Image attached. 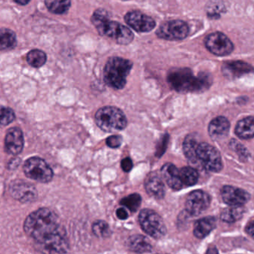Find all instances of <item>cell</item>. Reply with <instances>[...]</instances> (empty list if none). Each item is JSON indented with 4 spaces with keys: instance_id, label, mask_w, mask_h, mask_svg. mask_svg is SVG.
Returning <instances> with one entry per match:
<instances>
[{
    "instance_id": "obj_1",
    "label": "cell",
    "mask_w": 254,
    "mask_h": 254,
    "mask_svg": "<svg viewBox=\"0 0 254 254\" xmlns=\"http://www.w3.org/2000/svg\"><path fill=\"white\" fill-rule=\"evenodd\" d=\"M24 231L35 243L53 235L62 228L59 218L49 208H40L25 219Z\"/></svg>"
},
{
    "instance_id": "obj_2",
    "label": "cell",
    "mask_w": 254,
    "mask_h": 254,
    "mask_svg": "<svg viewBox=\"0 0 254 254\" xmlns=\"http://www.w3.org/2000/svg\"><path fill=\"white\" fill-rule=\"evenodd\" d=\"M91 20L101 35L107 36L119 44H129L134 39V34L129 28L119 22L110 20L108 11L105 9L95 10Z\"/></svg>"
},
{
    "instance_id": "obj_3",
    "label": "cell",
    "mask_w": 254,
    "mask_h": 254,
    "mask_svg": "<svg viewBox=\"0 0 254 254\" xmlns=\"http://www.w3.org/2000/svg\"><path fill=\"white\" fill-rule=\"evenodd\" d=\"M167 82L173 89L179 92H200L207 89L211 83L208 75L201 73L198 77H195L188 68L170 70Z\"/></svg>"
},
{
    "instance_id": "obj_4",
    "label": "cell",
    "mask_w": 254,
    "mask_h": 254,
    "mask_svg": "<svg viewBox=\"0 0 254 254\" xmlns=\"http://www.w3.org/2000/svg\"><path fill=\"white\" fill-rule=\"evenodd\" d=\"M132 66L129 60L121 57L110 58L104 70V80L107 86L113 89H123Z\"/></svg>"
},
{
    "instance_id": "obj_5",
    "label": "cell",
    "mask_w": 254,
    "mask_h": 254,
    "mask_svg": "<svg viewBox=\"0 0 254 254\" xmlns=\"http://www.w3.org/2000/svg\"><path fill=\"white\" fill-rule=\"evenodd\" d=\"M95 122L102 131L113 133L125 129L127 125V119L120 109L107 106L96 112Z\"/></svg>"
},
{
    "instance_id": "obj_6",
    "label": "cell",
    "mask_w": 254,
    "mask_h": 254,
    "mask_svg": "<svg viewBox=\"0 0 254 254\" xmlns=\"http://www.w3.org/2000/svg\"><path fill=\"white\" fill-rule=\"evenodd\" d=\"M140 228L152 238L161 239L167 234V228L161 216L153 210L145 209L138 216Z\"/></svg>"
},
{
    "instance_id": "obj_7",
    "label": "cell",
    "mask_w": 254,
    "mask_h": 254,
    "mask_svg": "<svg viewBox=\"0 0 254 254\" xmlns=\"http://www.w3.org/2000/svg\"><path fill=\"white\" fill-rule=\"evenodd\" d=\"M23 171L28 178L40 183H49L53 178L54 173L51 167L44 160L37 157L25 161Z\"/></svg>"
},
{
    "instance_id": "obj_8",
    "label": "cell",
    "mask_w": 254,
    "mask_h": 254,
    "mask_svg": "<svg viewBox=\"0 0 254 254\" xmlns=\"http://www.w3.org/2000/svg\"><path fill=\"white\" fill-rule=\"evenodd\" d=\"M68 247V239L63 228L45 240L35 243L36 249L43 254H65Z\"/></svg>"
},
{
    "instance_id": "obj_9",
    "label": "cell",
    "mask_w": 254,
    "mask_h": 254,
    "mask_svg": "<svg viewBox=\"0 0 254 254\" xmlns=\"http://www.w3.org/2000/svg\"><path fill=\"white\" fill-rule=\"evenodd\" d=\"M196 155L198 163L206 169L213 172H219L222 170L223 166L220 154L211 145L199 143L197 147Z\"/></svg>"
},
{
    "instance_id": "obj_10",
    "label": "cell",
    "mask_w": 254,
    "mask_h": 254,
    "mask_svg": "<svg viewBox=\"0 0 254 254\" xmlns=\"http://www.w3.org/2000/svg\"><path fill=\"white\" fill-rule=\"evenodd\" d=\"M189 31V26L186 22L180 19H173L161 24L156 31V34L159 38L174 41L186 38Z\"/></svg>"
},
{
    "instance_id": "obj_11",
    "label": "cell",
    "mask_w": 254,
    "mask_h": 254,
    "mask_svg": "<svg viewBox=\"0 0 254 254\" xmlns=\"http://www.w3.org/2000/svg\"><path fill=\"white\" fill-rule=\"evenodd\" d=\"M205 46L210 52L219 56L229 55L234 50L232 42L221 32L209 34L205 39Z\"/></svg>"
},
{
    "instance_id": "obj_12",
    "label": "cell",
    "mask_w": 254,
    "mask_h": 254,
    "mask_svg": "<svg viewBox=\"0 0 254 254\" xmlns=\"http://www.w3.org/2000/svg\"><path fill=\"white\" fill-rule=\"evenodd\" d=\"M210 204V197L202 190H195L191 192L186 200V210L191 216H198L208 208Z\"/></svg>"
},
{
    "instance_id": "obj_13",
    "label": "cell",
    "mask_w": 254,
    "mask_h": 254,
    "mask_svg": "<svg viewBox=\"0 0 254 254\" xmlns=\"http://www.w3.org/2000/svg\"><path fill=\"white\" fill-rule=\"evenodd\" d=\"M125 22L137 32H149L155 28V21L151 16L138 10L128 12L125 16Z\"/></svg>"
},
{
    "instance_id": "obj_14",
    "label": "cell",
    "mask_w": 254,
    "mask_h": 254,
    "mask_svg": "<svg viewBox=\"0 0 254 254\" xmlns=\"http://www.w3.org/2000/svg\"><path fill=\"white\" fill-rule=\"evenodd\" d=\"M10 195L15 199L22 203L34 201L37 197V191L31 183L23 180H14L9 187Z\"/></svg>"
},
{
    "instance_id": "obj_15",
    "label": "cell",
    "mask_w": 254,
    "mask_h": 254,
    "mask_svg": "<svg viewBox=\"0 0 254 254\" xmlns=\"http://www.w3.org/2000/svg\"><path fill=\"white\" fill-rule=\"evenodd\" d=\"M224 201L231 207H242L250 199L249 192L240 188L225 186L222 189Z\"/></svg>"
},
{
    "instance_id": "obj_16",
    "label": "cell",
    "mask_w": 254,
    "mask_h": 254,
    "mask_svg": "<svg viewBox=\"0 0 254 254\" xmlns=\"http://www.w3.org/2000/svg\"><path fill=\"white\" fill-rule=\"evenodd\" d=\"M24 146V137L21 129L11 128L7 131L4 138V150L9 155H18Z\"/></svg>"
},
{
    "instance_id": "obj_17",
    "label": "cell",
    "mask_w": 254,
    "mask_h": 254,
    "mask_svg": "<svg viewBox=\"0 0 254 254\" xmlns=\"http://www.w3.org/2000/svg\"><path fill=\"white\" fill-rule=\"evenodd\" d=\"M254 70L252 65L241 61L227 62L222 67L224 76L230 79L241 77L243 75L252 73Z\"/></svg>"
},
{
    "instance_id": "obj_18",
    "label": "cell",
    "mask_w": 254,
    "mask_h": 254,
    "mask_svg": "<svg viewBox=\"0 0 254 254\" xmlns=\"http://www.w3.org/2000/svg\"><path fill=\"white\" fill-rule=\"evenodd\" d=\"M145 189L148 195L155 199H161L165 195V186L156 173H151L145 180Z\"/></svg>"
},
{
    "instance_id": "obj_19",
    "label": "cell",
    "mask_w": 254,
    "mask_h": 254,
    "mask_svg": "<svg viewBox=\"0 0 254 254\" xmlns=\"http://www.w3.org/2000/svg\"><path fill=\"white\" fill-rule=\"evenodd\" d=\"M230 131V122L226 118L219 116L211 121L208 127L209 134L213 140H219L227 137Z\"/></svg>"
},
{
    "instance_id": "obj_20",
    "label": "cell",
    "mask_w": 254,
    "mask_h": 254,
    "mask_svg": "<svg viewBox=\"0 0 254 254\" xmlns=\"http://www.w3.org/2000/svg\"><path fill=\"white\" fill-rule=\"evenodd\" d=\"M161 174L167 182L168 186L175 190H179L183 186L180 175L179 169L173 164H166L161 168Z\"/></svg>"
},
{
    "instance_id": "obj_21",
    "label": "cell",
    "mask_w": 254,
    "mask_h": 254,
    "mask_svg": "<svg viewBox=\"0 0 254 254\" xmlns=\"http://www.w3.org/2000/svg\"><path fill=\"white\" fill-rule=\"evenodd\" d=\"M128 249L137 254L149 253L152 252V245L146 237L141 235L131 236L127 241Z\"/></svg>"
},
{
    "instance_id": "obj_22",
    "label": "cell",
    "mask_w": 254,
    "mask_h": 254,
    "mask_svg": "<svg viewBox=\"0 0 254 254\" xmlns=\"http://www.w3.org/2000/svg\"><path fill=\"white\" fill-rule=\"evenodd\" d=\"M216 220L213 217H205L197 221L194 225L193 234L198 239L207 237L216 228Z\"/></svg>"
},
{
    "instance_id": "obj_23",
    "label": "cell",
    "mask_w": 254,
    "mask_h": 254,
    "mask_svg": "<svg viewBox=\"0 0 254 254\" xmlns=\"http://www.w3.org/2000/svg\"><path fill=\"white\" fill-rule=\"evenodd\" d=\"M236 134L241 139H252L254 137V117L249 116L242 119L236 127Z\"/></svg>"
},
{
    "instance_id": "obj_24",
    "label": "cell",
    "mask_w": 254,
    "mask_h": 254,
    "mask_svg": "<svg viewBox=\"0 0 254 254\" xmlns=\"http://www.w3.org/2000/svg\"><path fill=\"white\" fill-rule=\"evenodd\" d=\"M199 143L197 141L196 137L193 134H190L185 138L183 143V151L188 161L192 164L198 163L197 158L196 150Z\"/></svg>"
},
{
    "instance_id": "obj_25",
    "label": "cell",
    "mask_w": 254,
    "mask_h": 254,
    "mask_svg": "<svg viewBox=\"0 0 254 254\" xmlns=\"http://www.w3.org/2000/svg\"><path fill=\"white\" fill-rule=\"evenodd\" d=\"M16 44L15 33L8 28H0V50L12 49Z\"/></svg>"
},
{
    "instance_id": "obj_26",
    "label": "cell",
    "mask_w": 254,
    "mask_h": 254,
    "mask_svg": "<svg viewBox=\"0 0 254 254\" xmlns=\"http://www.w3.org/2000/svg\"><path fill=\"white\" fill-rule=\"evenodd\" d=\"M179 175L183 185L193 186L198 180V173L195 169L186 167L179 169Z\"/></svg>"
},
{
    "instance_id": "obj_27",
    "label": "cell",
    "mask_w": 254,
    "mask_h": 254,
    "mask_svg": "<svg viewBox=\"0 0 254 254\" xmlns=\"http://www.w3.org/2000/svg\"><path fill=\"white\" fill-rule=\"evenodd\" d=\"M244 211L243 207H230L223 210L221 215V219L227 223H234L241 219Z\"/></svg>"
},
{
    "instance_id": "obj_28",
    "label": "cell",
    "mask_w": 254,
    "mask_h": 254,
    "mask_svg": "<svg viewBox=\"0 0 254 254\" xmlns=\"http://www.w3.org/2000/svg\"><path fill=\"white\" fill-rule=\"evenodd\" d=\"M46 7L49 11L56 14H64L69 10L71 1L68 0L60 1V0H48L45 1Z\"/></svg>"
},
{
    "instance_id": "obj_29",
    "label": "cell",
    "mask_w": 254,
    "mask_h": 254,
    "mask_svg": "<svg viewBox=\"0 0 254 254\" xmlns=\"http://www.w3.org/2000/svg\"><path fill=\"white\" fill-rule=\"evenodd\" d=\"M47 57L46 53L39 49H34L27 55V61L31 67L39 68L46 64Z\"/></svg>"
},
{
    "instance_id": "obj_30",
    "label": "cell",
    "mask_w": 254,
    "mask_h": 254,
    "mask_svg": "<svg viewBox=\"0 0 254 254\" xmlns=\"http://www.w3.org/2000/svg\"><path fill=\"white\" fill-rule=\"evenodd\" d=\"M140 204H141V197L137 193L131 194L121 201V204L125 206L131 212L137 211Z\"/></svg>"
},
{
    "instance_id": "obj_31",
    "label": "cell",
    "mask_w": 254,
    "mask_h": 254,
    "mask_svg": "<svg viewBox=\"0 0 254 254\" xmlns=\"http://www.w3.org/2000/svg\"><path fill=\"white\" fill-rule=\"evenodd\" d=\"M92 231L93 234L98 237H110V228L108 224L104 221H97L92 225Z\"/></svg>"
},
{
    "instance_id": "obj_32",
    "label": "cell",
    "mask_w": 254,
    "mask_h": 254,
    "mask_svg": "<svg viewBox=\"0 0 254 254\" xmlns=\"http://www.w3.org/2000/svg\"><path fill=\"white\" fill-rule=\"evenodd\" d=\"M14 119V112L12 109L0 105V125H9Z\"/></svg>"
},
{
    "instance_id": "obj_33",
    "label": "cell",
    "mask_w": 254,
    "mask_h": 254,
    "mask_svg": "<svg viewBox=\"0 0 254 254\" xmlns=\"http://www.w3.org/2000/svg\"><path fill=\"white\" fill-rule=\"evenodd\" d=\"M107 145L112 149H117L122 146L123 138L119 135L111 136L107 139Z\"/></svg>"
},
{
    "instance_id": "obj_34",
    "label": "cell",
    "mask_w": 254,
    "mask_h": 254,
    "mask_svg": "<svg viewBox=\"0 0 254 254\" xmlns=\"http://www.w3.org/2000/svg\"><path fill=\"white\" fill-rule=\"evenodd\" d=\"M169 140V136L167 134H166L165 136L163 137V138L161 139V142L158 143V147H157L156 150V156L161 157L163 154L165 152L166 149H167V143H168Z\"/></svg>"
},
{
    "instance_id": "obj_35",
    "label": "cell",
    "mask_w": 254,
    "mask_h": 254,
    "mask_svg": "<svg viewBox=\"0 0 254 254\" xmlns=\"http://www.w3.org/2000/svg\"><path fill=\"white\" fill-rule=\"evenodd\" d=\"M121 166H122V169H123L125 172H128V171H131V169H132V161H131V160L129 158H125V159L122 161Z\"/></svg>"
},
{
    "instance_id": "obj_36",
    "label": "cell",
    "mask_w": 254,
    "mask_h": 254,
    "mask_svg": "<svg viewBox=\"0 0 254 254\" xmlns=\"http://www.w3.org/2000/svg\"><path fill=\"white\" fill-rule=\"evenodd\" d=\"M116 215H117V217L119 219H122V220H125V219L128 217V213L124 208L118 209L117 211H116Z\"/></svg>"
},
{
    "instance_id": "obj_37",
    "label": "cell",
    "mask_w": 254,
    "mask_h": 254,
    "mask_svg": "<svg viewBox=\"0 0 254 254\" xmlns=\"http://www.w3.org/2000/svg\"><path fill=\"white\" fill-rule=\"evenodd\" d=\"M246 232L254 239V222H250L246 227Z\"/></svg>"
},
{
    "instance_id": "obj_38",
    "label": "cell",
    "mask_w": 254,
    "mask_h": 254,
    "mask_svg": "<svg viewBox=\"0 0 254 254\" xmlns=\"http://www.w3.org/2000/svg\"><path fill=\"white\" fill-rule=\"evenodd\" d=\"M206 254H219V252H218L217 249L216 248L211 247L207 250Z\"/></svg>"
},
{
    "instance_id": "obj_39",
    "label": "cell",
    "mask_w": 254,
    "mask_h": 254,
    "mask_svg": "<svg viewBox=\"0 0 254 254\" xmlns=\"http://www.w3.org/2000/svg\"><path fill=\"white\" fill-rule=\"evenodd\" d=\"M15 2L18 3V4H28V3L29 2V1H19V0H18V1H15Z\"/></svg>"
},
{
    "instance_id": "obj_40",
    "label": "cell",
    "mask_w": 254,
    "mask_h": 254,
    "mask_svg": "<svg viewBox=\"0 0 254 254\" xmlns=\"http://www.w3.org/2000/svg\"></svg>"
}]
</instances>
